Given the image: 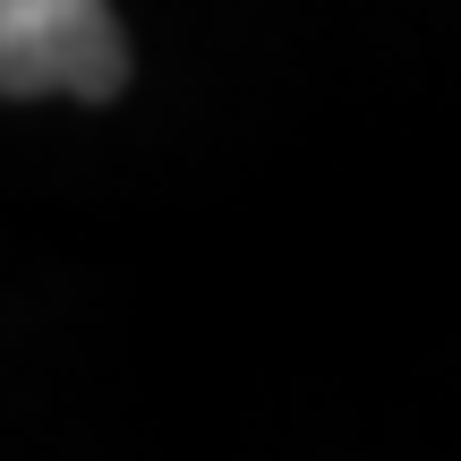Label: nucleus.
Segmentation results:
<instances>
[{
  "label": "nucleus",
  "mask_w": 461,
  "mask_h": 461,
  "mask_svg": "<svg viewBox=\"0 0 461 461\" xmlns=\"http://www.w3.org/2000/svg\"><path fill=\"white\" fill-rule=\"evenodd\" d=\"M129 43L103 0H0V95H120Z\"/></svg>",
  "instance_id": "f257e3e1"
}]
</instances>
